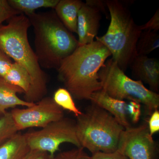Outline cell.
<instances>
[{
    "label": "cell",
    "instance_id": "obj_18",
    "mask_svg": "<svg viewBox=\"0 0 159 159\" xmlns=\"http://www.w3.org/2000/svg\"><path fill=\"white\" fill-rule=\"evenodd\" d=\"M159 47V35L157 31H142L137 43V56H147Z\"/></svg>",
    "mask_w": 159,
    "mask_h": 159
},
{
    "label": "cell",
    "instance_id": "obj_13",
    "mask_svg": "<svg viewBox=\"0 0 159 159\" xmlns=\"http://www.w3.org/2000/svg\"><path fill=\"white\" fill-rule=\"evenodd\" d=\"M17 93H24L21 89L16 86L6 82L2 78H0V116L7 112V110L16 108L17 106L30 107L34 105L32 103L20 99Z\"/></svg>",
    "mask_w": 159,
    "mask_h": 159
},
{
    "label": "cell",
    "instance_id": "obj_28",
    "mask_svg": "<svg viewBox=\"0 0 159 159\" xmlns=\"http://www.w3.org/2000/svg\"><path fill=\"white\" fill-rule=\"evenodd\" d=\"M53 158L45 152L30 150L22 159H53Z\"/></svg>",
    "mask_w": 159,
    "mask_h": 159
},
{
    "label": "cell",
    "instance_id": "obj_14",
    "mask_svg": "<svg viewBox=\"0 0 159 159\" xmlns=\"http://www.w3.org/2000/svg\"><path fill=\"white\" fill-rule=\"evenodd\" d=\"M83 2L80 0H59L54 11L66 29L77 33L78 12Z\"/></svg>",
    "mask_w": 159,
    "mask_h": 159
},
{
    "label": "cell",
    "instance_id": "obj_12",
    "mask_svg": "<svg viewBox=\"0 0 159 159\" xmlns=\"http://www.w3.org/2000/svg\"><path fill=\"white\" fill-rule=\"evenodd\" d=\"M90 100L111 114L125 129L131 127L127 119L128 102L125 100L113 98L102 90L94 93Z\"/></svg>",
    "mask_w": 159,
    "mask_h": 159
},
{
    "label": "cell",
    "instance_id": "obj_27",
    "mask_svg": "<svg viewBox=\"0 0 159 159\" xmlns=\"http://www.w3.org/2000/svg\"><path fill=\"white\" fill-rule=\"evenodd\" d=\"M148 128L152 136L159 131V111L158 110L151 113L148 122Z\"/></svg>",
    "mask_w": 159,
    "mask_h": 159
},
{
    "label": "cell",
    "instance_id": "obj_17",
    "mask_svg": "<svg viewBox=\"0 0 159 159\" xmlns=\"http://www.w3.org/2000/svg\"><path fill=\"white\" fill-rule=\"evenodd\" d=\"M10 6L26 16L41 8L54 9L59 0H8Z\"/></svg>",
    "mask_w": 159,
    "mask_h": 159
},
{
    "label": "cell",
    "instance_id": "obj_7",
    "mask_svg": "<svg viewBox=\"0 0 159 159\" xmlns=\"http://www.w3.org/2000/svg\"><path fill=\"white\" fill-rule=\"evenodd\" d=\"M30 150L45 152L54 157L61 145L69 143L80 148L76 133V122L64 117L39 130L24 134Z\"/></svg>",
    "mask_w": 159,
    "mask_h": 159
},
{
    "label": "cell",
    "instance_id": "obj_10",
    "mask_svg": "<svg viewBox=\"0 0 159 159\" xmlns=\"http://www.w3.org/2000/svg\"><path fill=\"white\" fill-rule=\"evenodd\" d=\"M106 7V1L88 0L83 3L77 17L78 46L94 41L99 31L101 12L105 11Z\"/></svg>",
    "mask_w": 159,
    "mask_h": 159
},
{
    "label": "cell",
    "instance_id": "obj_25",
    "mask_svg": "<svg viewBox=\"0 0 159 159\" xmlns=\"http://www.w3.org/2000/svg\"><path fill=\"white\" fill-rule=\"evenodd\" d=\"M92 159H129L122 152L117 150L111 153L95 152L92 154Z\"/></svg>",
    "mask_w": 159,
    "mask_h": 159
},
{
    "label": "cell",
    "instance_id": "obj_19",
    "mask_svg": "<svg viewBox=\"0 0 159 159\" xmlns=\"http://www.w3.org/2000/svg\"><path fill=\"white\" fill-rule=\"evenodd\" d=\"M53 99L61 108L73 113L76 117L82 114V112L76 106L70 93L66 89L62 88L57 89L54 93Z\"/></svg>",
    "mask_w": 159,
    "mask_h": 159
},
{
    "label": "cell",
    "instance_id": "obj_3",
    "mask_svg": "<svg viewBox=\"0 0 159 159\" xmlns=\"http://www.w3.org/2000/svg\"><path fill=\"white\" fill-rule=\"evenodd\" d=\"M34 34V53L41 67L57 69L78 46V40L64 25L54 10L28 16Z\"/></svg>",
    "mask_w": 159,
    "mask_h": 159
},
{
    "label": "cell",
    "instance_id": "obj_26",
    "mask_svg": "<svg viewBox=\"0 0 159 159\" xmlns=\"http://www.w3.org/2000/svg\"><path fill=\"white\" fill-rule=\"evenodd\" d=\"M142 31L148 30L157 31L159 30V9L157 10L152 17L146 24L140 26Z\"/></svg>",
    "mask_w": 159,
    "mask_h": 159
},
{
    "label": "cell",
    "instance_id": "obj_4",
    "mask_svg": "<svg viewBox=\"0 0 159 159\" xmlns=\"http://www.w3.org/2000/svg\"><path fill=\"white\" fill-rule=\"evenodd\" d=\"M106 3L110 15V24L106 34L97 36L96 40L106 47L112 59L125 72L137 56V43L142 31L122 2L108 0Z\"/></svg>",
    "mask_w": 159,
    "mask_h": 159
},
{
    "label": "cell",
    "instance_id": "obj_6",
    "mask_svg": "<svg viewBox=\"0 0 159 159\" xmlns=\"http://www.w3.org/2000/svg\"><path fill=\"white\" fill-rule=\"evenodd\" d=\"M98 77L102 90L110 97L142 103L151 114L159 108V94L147 89L141 80L129 78L112 58L106 61Z\"/></svg>",
    "mask_w": 159,
    "mask_h": 159
},
{
    "label": "cell",
    "instance_id": "obj_24",
    "mask_svg": "<svg viewBox=\"0 0 159 159\" xmlns=\"http://www.w3.org/2000/svg\"><path fill=\"white\" fill-rule=\"evenodd\" d=\"M11 58L0 50V78H3L8 73L12 64Z\"/></svg>",
    "mask_w": 159,
    "mask_h": 159
},
{
    "label": "cell",
    "instance_id": "obj_16",
    "mask_svg": "<svg viewBox=\"0 0 159 159\" xmlns=\"http://www.w3.org/2000/svg\"><path fill=\"white\" fill-rule=\"evenodd\" d=\"M2 78L8 83L21 89L25 95L29 93L31 89V80L29 72L24 67L15 61Z\"/></svg>",
    "mask_w": 159,
    "mask_h": 159
},
{
    "label": "cell",
    "instance_id": "obj_23",
    "mask_svg": "<svg viewBox=\"0 0 159 159\" xmlns=\"http://www.w3.org/2000/svg\"><path fill=\"white\" fill-rule=\"evenodd\" d=\"M127 112L132 122L134 123H138L141 116V105L139 102L129 101L127 104Z\"/></svg>",
    "mask_w": 159,
    "mask_h": 159
},
{
    "label": "cell",
    "instance_id": "obj_11",
    "mask_svg": "<svg viewBox=\"0 0 159 159\" xmlns=\"http://www.w3.org/2000/svg\"><path fill=\"white\" fill-rule=\"evenodd\" d=\"M133 75L139 80L144 81L151 90L157 93L159 88V62L147 56H137L131 63Z\"/></svg>",
    "mask_w": 159,
    "mask_h": 159
},
{
    "label": "cell",
    "instance_id": "obj_9",
    "mask_svg": "<svg viewBox=\"0 0 159 159\" xmlns=\"http://www.w3.org/2000/svg\"><path fill=\"white\" fill-rule=\"evenodd\" d=\"M152 136L146 123L131 126L122 131L117 150L129 159H154L157 146Z\"/></svg>",
    "mask_w": 159,
    "mask_h": 159
},
{
    "label": "cell",
    "instance_id": "obj_21",
    "mask_svg": "<svg viewBox=\"0 0 159 159\" xmlns=\"http://www.w3.org/2000/svg\"><path fill=\"white\" fill-rule=\"evenodd\" d=\"M84 149L80 147L62 152L54 156L53 159H92Z\"/></svg>",
    "mask_w": 159,
    "mask_h": 159
},
{
    "label": "cell",
    "instance_id": "obj_15",
    "mask_svg": "<svg viewBox=\"0 0 159 159\" xmlns=\"http://www.w3.org/2000/svg\"><path fill=\"white\" fill-rule=\"evenodd\" d=\"M30 150L24 134L18 132L0 145V159H22Z\"/></svg>",
    "mask_w": 159,
    "mask_h": 159
},
{
    "label": "cell",
    "instance_id": "obj_22",
    "mask_svg": "<svg viewBox=\"0 0 159 159\" xmlns=\"http://www.w3.org/2000/svg\"><path fill=\"white\" fill-rule=\"evenodd\" d=\"M20 14L22 13L10 6L8 0H0V26L5 21Z\"/></svg>",
    "mask_w": 159,
    "mask_h": 159
},
{
    "label": "cell",
    "instance_id": "obj_8",
    "mask_svg": "<svg viewBox=\"0 0 159 159\" xmlns=\"http://www.w3.org/2000/svg\"><path fill=\"white\" fill-rule=\"evenodd\" d=\"M10 112L18 131L32 127L43 128L64 117L63 110L50 97H43L30 107L13 108Z\"/></svg>",
    "mask_w": 159,
    "mask_h": 159
},
{
    "label": "cell",
    "instance_id": "obj_20",
    "mask_svg": "<svg viewBox=\"0 0 159 159\" xmlns=\"http://www.w3.org/2000/svg\"><path fill=\"white\" fill-rule=\"evenodd\" d=\"M18 132L10 111L0 117V145Z\"/></svg>",
    "mask_w": 159,
    "mask_h": 159
},
{
    "label": "cell",
    "instance_id": "obj_1",
    "mask_svg": "<svg viewBox=\"0 0 159 159\" xmlns=\"http://www.w3.org/2000/svg\"><path fill=\"white\" fill-rule=\"evenodd\" d=\"M111 56L98 41L78 46L61 63L57 69L58 78L74 98L90 100L94 93L102 89L98 73Z\"/></svg>",
    "mask_w": 159,
    "mask_h": 159
},
{
    "label": "cell",
    "instance_id": "obj_5",
    "mask_svg": "<svg viewBox=\"0 0 159 159\" xmlns=\"http://www.w3.org/2000/svg\"><path fill=\"white\" fill-rule=\"evenodd\" d=\"M76 133L81 147L92 152L111 153L117 150L125 129L111 114L92 102L77 117Z\"/></svg>",
    "mask_w": 159,
    "mask_h": 159
},
{
    "label": "cell",
    "instance_id": "obj_2",
    "mask_svg": "<svg viewBox=\"0 0 159 159\" xmlns=\"http://www.w3.org/2000/svg\"><path fill=\"white\" fill-rule=\"evenodd\" d=\"M31 26L29 18L22 13L8 20L7 25L0 26V50L29 72L31 89L24 98L27 102L35 103L47 93V76L29 43L28 31Z\"/></svg>",
    "mask_w": 159,
    "mask_h": 159
}]
</instances>
